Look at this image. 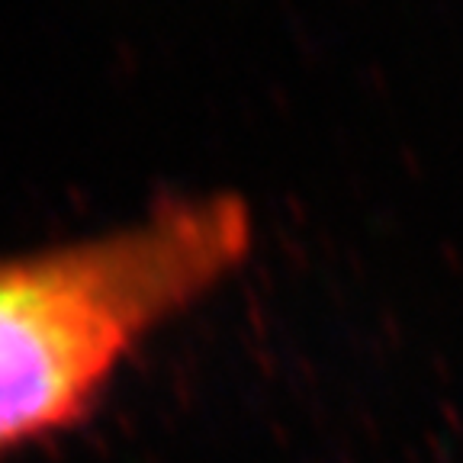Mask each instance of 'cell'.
<instances>
[{
	"instance_id": "obj_1",
	"label": "cell",
	"mask_w": 463,
	"mask_h": 463,
	"mask_svg": "<svg viewBox=\"0 0 463 463\" xmlns=\"http://www.w3.org/2000/svg\"><path fill=\"white\" fill-rule=\"evenodd\" d=\"M251 232L235 194H196L0 258V457L84 425L138 347L241 268Z\"/></svg>"
}]
</instances>
